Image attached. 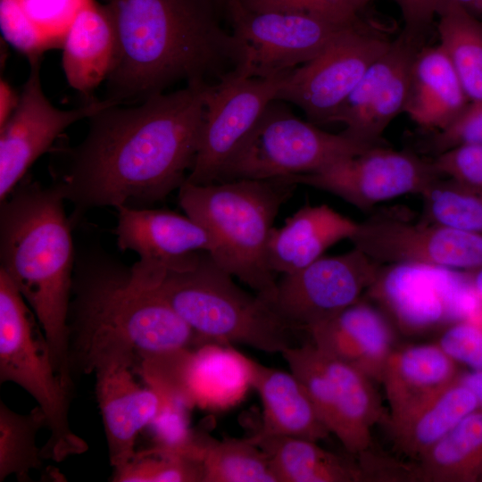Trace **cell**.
<instances>
[{
  "label": "cell",
  "instance_id": "obj_1",
  "mask_svg": "<svg viewBox=\"0 0 482 482\" xmlns=\"http://www.w3.org/2000/svg\"><path fill=\"white\" fill-rule=\"evenodd\" d=\"M193 83L139 104L114 102L88 118L84 139L60 151L54 186L74 210L143 208L179 189L194 164L204 118L206 87Z\"/></svg>",
  "mask_w": 482,
  "mask_h": 482
},
{
  "label": "cell",
  "instance_id": "obj_2",
  "mask_svg": "<svg viewBox=\"0 0 482 482\" xmlns=\"http://www.w3.org/2000/svg\"><path fill=\"white\" fill-rule=\"evenodd\" d=\"M118 39L106 79L109 99L141 103L172 84H213L239 62L237 44L220 24L216 0H100Z\"/></svg>",
  "mask_w": 482,
  "mask_h": 482
},
{
  "label": "cell",
  "instance_id": "obj_3",
  "mask_svg": "<svg viewBox=\"0 0 482 482\" xmlns=\"http://www.w3.org/2000/svg\"><path fill=\"white\" fill-rule=\"evenodd\" d=\"M67 328L73 379L112 364L137 370L148 358L207 343L155 288L103 253L76 255Z\"/></svg>",
  "mask_w": 482,
  "mask_h": 482
},
{
  "label": "cell",
  "instance_id": "obj_4",
  "mask_svg": "<svg viewBox=\"0 0 482 482\" xmlns=\"http://www.w3.org/2000/svg\"><path fill=\"white\" fill-rule=\"evenodd\" d=\"M64 197L25 177L0 205V270L35 313L52 362L74 392L68 357L67 315L76 253Z\"/></svg>",
  "mask_w": 482,
  "mask_h": 482
},
{
  "label": "cell",
  "instance_id": "obj_5",
  "mask_svg": "<svg viewBox=\"0 0 482 482\" xmlns=\"http://www.w3.org/2000/svg\"><path fill=\"white\" fill-rule=\"evenodd\" d=\"M296 185L286 178L184 182L179 203L209 235V254L232 277L272 303L277 280L267 250L278 212Z\"/></svg>",
  "mask_w": 482,
  "mask_h": 482
},
{
  "label": "cell",
  "instance_id": "obj_6",
  "mask_svg": "<svg viewBox=\"0 0 482 482\" xmlns=\"http://www.w3.org/2000/svg\"><path fill=\"white\" fill-rule=\"evenodd\" d=\"M207 252L186 270H168L157 293L207 343L241 344L267 353L294 345L289 326L272 305L237 285Z\"/></svg>",
  "mask_w": 482,
  "mask_h": 482
},
{
  "label": "cell",
  "instance_id": "obj_7",
  "mask_svg": "<svg viewBox=\"0 0 482 482\" xmlns=\"http://www.w3.org/2000/svg\"><path fill=\"white\" fill-rule=\"evenodd\" d=\"M26 390L43 410L50 436L41 447L45 460L61 462L88 449L70 424L73 393L56 373L44 331L8 275L0 270V383Z\"/></svg>",
  "mask_w": 482,
  "mask_h": 482
},
{
  "label": "cell",
  "instance_id": "obj_8",
  "mask_svg": "<svg viewBox=\"0 0 482 482\" xmlns=\"http://www.w3.org/2000/svg\"><path fill=\"white\" fill-rule=\"evenodd\" d=\"M273 100L222 169L216 182L272 179L317 172L370 147L319 129Z\"/></svg>",
  "mask_w": 482,
  "mask_h": 482
},
{
  "label": "cell",
  "instance_id": "obj_9",
  "mask_svg": "<svg viewBox=\"0 0 482 482\" xmlns=\"http://www.w3.org/2000/svg\"><path fill=\"white\" fill-rule=\"evenodd\" d=\"M223 14L239 52L231 72L245 78L287 73L313 59L348 27L304 13L252 10L238 0H228Z\"/></svg>",
  "mask_w": 482,
  "mask_h": 482
},
{
  "label": "cell",
  "instance_id": "obj_10",
  "mask_svg": "<svg viewBox=\"0 0 482 482\" xmlns=\"http://www.w3.org/2000/svg\"><path fill=\"white\" fill-rule=\"evenodd\" d=\"M390 44L362 22L345 27L318 55L288 73L276 100L296 104L313 124L330 123Z\"/></svg>",
  "mask_w": 482,
  "mask_h": 482
},
{
  "label": "cell",
  "instance_id": "obj_11",
  "mask_svg": "<svg viewBox=\"0 0 482 482\" xmlns=\"http://www.w3.org/2000/svg\"><path fill=\"white\" fill-rule=\"evenodd\" d=\"M381 268L382 264L356 247L342 254L321 256L282 275L271 305L293 328L307 331L359 301Z\"/></svg>",
  "mask_w": 482,
  "mask_h": 482
},
{
  "label": "cell",
  "instance_id": "obj_12",
  "mask_svg": "<svg viewBox=\"0 0 482 482\" xmlns=\"http://www.w3.org/2000/svg\"><path fill=\"white\" fill-rule=\"evenodd\" d=\"M290 71L269 78H245L229 72L206 87L198 149L185 182L203 185L218 180L265 108L276 99Z\"/></svg>",
  "mask_w": 482,
  "mask_h": 482
},
{
  "label": "cell",
  "instance_id": "obj_13",
  "mask_svg": "<svg viewBox=\"0 0 482 482\" xmlns=\"http://www.w3.org/2000/svg\"><path fill=\"white\" fill-rule=\"evenodd\" d=\"M458 271L413 263L381 268L366 291L404 333L448 326L474 314Z\"/></svg>",
  "mask_w": 482,
  "mask_h": 482
},
{
  "label": "cell",
  "instance_id": "obj_14",
  "mask_svg": "<svg viewBox=\"0 0 482 482\" xmlns=\"http://www.w3.org/2000/svg\"><path fill=\"white\" fill-rule=\"evenodd\" d=\"M439 178L432 161L381 145L317 172L286 177L296 186L323 190L361 210L403 195H421Z\"/></svg>",
  "mask_w": 482,
  "mask_h": 482
},
{
  "label": "cell",
  "instance_id": "obj_15",
  "mask_svg": "<svg viewBox=\"0 0 482 482\" xmlns=\"http://www.w3.org/2000/svg\"><path fill=\"white\" fill-rule=\"evenodd\" d=\"M350 240L380 264H425L464 273L482 268V233L426 220L375 216L358 222Z\"/></svg>",
  "mask_w": 482,
  "mask_h": 482
},
{
  "label": "cell",
  "instance_id": "obj_16",
  "mask_svg": "<svg viewBox=\"0 0 482 482\" xmlns=\"http://www.w3.org/2000/svg\"><path fill=\"white\" fill-rule=\"evenodd\" d=\"M29 75L19 104L0 126V201L25 177L29 167L71 124L88 119L112 102L89 99L70 110L55 107L46 96L40 80V60L29 62Z\"/></svg>",
  "mask_w": 482,
  "mask_h": 482
},
{
  "label": "cell",
  "instance_id": "obj_17",
  "mask_svg": "<svg viewBox=\"0 0 482 482\" xmlns=\"http://www.w3.org/2000/svg\"><path fill=\"white\" fill-rule=\"evenodd\" d=\"M114 229L121 251H133L139 260L130 268L138 278L159 279L168 270L190 268L212 241L195 220L169 210L118 206Z\"/></svg>",
  "mask_w": 482,
  "mask_h": 482
},
{
  "label": "cell",
  "instance_id": "obj_18",
  "mask_svg": "<svg viewBox=\"0 0 482 482\" xmlns=\"http://www.w3.org/2000/svg\"><path fill=\"white\" fill-rule=\"evenodd\" d=\"M423 42L403 31L365 72L331 122L344 133L370 145H380L388 124L403 112L414 59Z\"/></svg>",
  "mask_w": 482,
  "mask_h": 482
},
{
  "label": "cell",
  "instance_id": "obj_19",
  "mask_svg": "<svg viewBox=\"0 0 482 482\" xmlns=\"http://www.w3.org/2000/svg\"><path fill=\"white\" fill-rule=\"evenodd\" d=\"M254 362L220 343L179 353L170 378V397L187 406L223 410L239 403L253 386Z\"/></svg>",
  "mask_w": 482,
  "mask_h": 482
},
{
  "label": "cell",
  "instance_id": "obj_20",
  "mask_svg": "<svg viewBox=\"0 0 482 482\" xmlns=\"http://www.w3.org/2000/svg\"><path fill=\"white\" fill-rule=\"evenodd\" d=\"M133 371L129 366L112 364L95 372L96 396L114 471L133 458L138 434L166 404L164 396L150 386H141Z\"/></svg>",
  "mask_w": 482,
  "mask_h": 482
},
{
  "label": "cell",
  "instance_id": "obj_21",
  "mask_svg": "<svg viewBox=\"0 0 482 482\" xmlns=\"http://www.w3.org/2000/svg\"><path fill=\"white\" fill-rule=\"evenodd\" d=\"M307 332L321 352L381 382L394 351L395 334L392 322L380 308L361 298Z\"/></svg>",
  "mask_w": 482,
  "mask_h": 482
},
{
  "label": "cell",
  "instance_id": "obj_22",
  "mask_svg": "<svg viewBox=\"0 0 482 482\" xmlns=\"http://www.w3.org/2000/svg\"><path fill=\"white\" fill-rule=\"evenodd\" d=\"M61 47L68 84L87 96L107 79L117 58L116 29L106 5L85 0L68 26Z\"/></svg>",
  "mask_w": 482,
  "mask_h": 482
},
{
  "label": "cell",
  "instance_id": "obj_23",
  "mask_svg": "<svg viewBox=\"0 0 482 482\" xmlns=\"http://www.w3.org/2000/svg\"><path fill=\"white\" fill-rule=\"evenodd\" d=\"M358 222L327 204L305 205L285 224L272 229L267 250L268 263L274 274L299 270L323 256L331 245L350 239Z\"/></svg>",
  "mask_w": 482,
  "mask_h": 482
},
{
  "label": "cell",
  "instance_id": "obj_24",
  "mask_svg": "<svg viewBox=\"0 0 482 482\" xmlns=\"http://www.w3.org/2000/svg\"><path fill=\"white\" fill-rule=\"evenodd\" d=\"M470 103L444 49L422 46L412 63L403 112L420 128L439 131Z\"/></svg>",
  "mask_w": 482,
  "mask_h": 482
},
{
  "label": "cell",
  "instance_id": "obj_25",
  "mask_svg": "<svg viewBox=\"0 0 482 482\" xmlns=\"http://www.w3.org/2000/svg\"><path fill=\"white\" fill-rule=\"evenodd\" d=\"M457 362L437 344L394 349L382 376L390 418L407 411L445 388L460 376Z\"/></svg>",
  "mask_w": 482,
  "mask_h": 482
},
{
  "label": "cell",
  "instance_id": "obj_26",
  "mask_svg": "<svg viewBox=\"0 0 482 482\" xmlns=\"http://www.w3.org/2000/svg\"><path fill=\"white\" fill-rule=\"evenodd\" d=\"M333 385L334 434L345 450L361 455L371 450V429L387 423L386 414L372 380L357 368L322 352Z\"/></svg>",
  "mask_w": 482,
  "mask_h": 482
},
{
  "label": "cell",
  "instance_id": "obj_27",
  "mask_svg": "<svg viewBox=\"0 0 482 482\" xmlns=\"http://www.w3.org/2000/svg\"><path fill=\"white\" fill-rule=\"evenodd\" d=\"M253 387L257 390L263 406L260 433L314 442L330 434L305 388L291 371L269 368L254 362Z\"/></svg>",
  "mask_w": 482,
  "mask_h": 482
},
{
  "label": "cell",
  "instance_id": "obj_28",
  "mask_svg": "<svg viewBox=\"0 0 482 482\" xmlns=\"http://www.w3.org/2000/svg\"><path fill=\"white\" fill-rule=\"evenodd\" d=\"M478 408L474 394L459 380L402 413L388 419L395 446L420 459L465 416Z\"/></svg>",
  "mask_w": 482,
  "mask_h": 482
},
{
  "label": "cell",
  "instance_id": "obj_29",
  "mask_svg": "<svg viewBox=\"0 0 482 482\" xmlns=\"http://www.w3.org/2000/svg\"><path fill=\"white\" fill-rule=\"evenodd\" d=\"M253 441L267 453L278 482L367 481L360 464L312 440L258 433Z\"/></svg>",
  "mask_w": 482,
  "mask_h": 482
},
{
  "label": "cell",
  "instance_id": "obj_30",
  "mask_svg": "<svg viewBox=\"0 0 482 482\" xmlns=\"http://www.w3.org/2000/svg\"><path fill=\"white\" fill-rule=\"evenodd\" d=\"M412 467L413 480L473 482L482 475V410L465 416Z\"/></svg>",
  "mask_w": 482,
  "mask_h": 482
},
{
  "label": "cell",
  "instance_id": "obj_31",
  "mask_svg": "<svg viewBox=\"0 0 482 482\" xmlns=\"http://www.w3.org/2000/svg\"><path fill=\"white\" fill-rule=\"evenodd\" d=\"M440 46L470 102L482 101V21L453 4L436 9Z\"/></svg>",
  "mask_w": 482,
  "mask_h": 482
},
{
  "label": "cell",
  "instance_id": "obj_32",
  "mask_svg": "<svg viewBox=\"0 0 482 482\" xmlns=\"http://www.w3.org/2000/svg\"><path fill=\"white\" fill-rule=\"evenodd\" d=\"M200 459L204 482H278L267 453L252 437L205 436Z\"/></svg>",
  "mask_w": 482,
  "mask_h": 482
},
{
  "label": "cell",
  "instance_id": "obj_33",
  "mask_svg": "<svg viewBox=\"0 0 482 482\" xmlns=\"http://www.w3.org/2000/svg\"><path fill=\"white\" fill-rule=\"evenodd\" d=\"M43 427H46V418L38 405L21 414L0 401V482L10 475L20 482H29L30 472L43 467L45 459L37 445V435Z\"/></svg>",
  "mask_w": 482,
  "mask_h": 482
},
{
  "label": "cell",
  "instance_id": "obj_34",
  "mask_svg": "<svg viewBox=\"0 0 482 482\" xmlns=\"http://www.w3.org/2000/svg\"><path fill=\"white\" fill-rule=\"evenodd\" d=\"M421 196L424 220L482 233V189L441 177Z\"/></svg>",
  "mask_w": 482,
  "mask_h": 482
},
{
  "label": "cell",
  "instance_id": "obj_35",
  "mask_svg": "<svg viewBox=\"0 0 482 482\" xmlns=\"http://www.w3.org/2000/svg\"><path fill=\"white\" fill-rule=\"evenodd\" d=\"M115 482H204L202 463L162 446L137 451L120 470L113 471Z\"/></svg>",
  "mask_w": 482,
  "mask_h": 482
},
{
  "label": "cell",
  "instance_id": "obj_36",
  "mask_svg": "<svg viewBox=\"0 0 482 482\" xmlns=\"http://www.w3.org/2000/svg\"><path fill=\"white\" fill-rule=\"evenodd\" d=\"M0 29L4 41L29 62L41 60L46 51L58 46L31 21L23 0H0Z\"/></svg>",
  "mask_w": 482,
  "mask_h": 482
},
{
  "label": "cell",
  "instance_id": "obj_37",
  "mask_svg": "<svg viewBox=\"0 0 482 482\" xmlns=\"http://www.w3.org/2000/svg\"><path fill=\"white\" fill-rule=\"evenodd\" d=\"M258 11H278L312 15L341 26L362 23L359 12L345 0H238Z\"/></svg>",
  "mask_w": 482,
  "mask_h": 482
},
{
  "label": "cell",
  "instance_id": "obj_38",
  "mask_svg": "<svg viewBox=\"0 0 482 482\" xmlns=\"http://www.w3.org/2000/svg\"><path fill=\"white\" fill-rule=\"evenodd\" d=\"M437 345L457 363L482 370V319L471 315L448 325Z\"/></svg>",
  "mask_w": 482,
  "mask_h": 482
},
{
  "label": "cell",
  "instance_id": "obj_39",
  "mask_svg": "<svg viewBox=\"0 0 482 482\" xmlns=\"http://www.w3.org/2000/svg\"><path fill=\"white\" fill-rule=\"evenodd\" d=\"M432 163L441 177L482 189V144L453 147L436 154Z\"/></svg>",
  "mask_w": 482,
  "mask_h": 482
},
{
  "label": "cell",
  "instance_id": "obj_40",
  "mask_svg": "<svg viewBox=\"0 0 482 482\" xmlns=\"http://www.w3.org/2000/svg\"><path fill=\"white\" fill-rule=\"evenodd\" d=\"M85 0H23L31 21L62 46L65 31Z\"/></svg>",
  "mask_w": 482,
  "mask_h": 482
},
{
  "label": "cell",
  "instance_id": "obj_41",
  "mask_svg": "<svg viewBox=\"0 0 482 482\" xmlns=\"http://www.w3.org/2000/svg\"><path fill=\"white\" fill-rule=\"evenodd\" d=\"M482 144V101L471 102L449 126L436 131L430 149L439 154L462 145Z\"/></svg>",
  "mask_w": 482,
  "mask_h": 482
},
{
  "label": "cell",
  "instance_id": "obj_42",
  "mask_svg": "<svg viewBox=\"0 0 482 482\" xmlns=\"http://www.w3.org/2000/svg\"><path fill=\"white\" fill-rule=\"evenodd\" d=\"M404 21L403 32L424 41L436 14L437 0H395Z\"/></svg>",
  "mask_w": 482,
  "mask_h": 482
},
{
  "label": "cell",
  "instance_id": "obj_43",
  "mask_svg": "<svg viewBox=\"0 0 482 482\" xmlns=\"http://www.w3.org/2000/svg\"><path fill=\"white\" fill-rule=\"evenodd\" d=\"M20 100L18 94L4 79L0 80V126L12 114Z\"/></svg>",
  "mask_w": 482,
  "mask_h": 482
},
{
  "label": "cell",
  "instance_id": "obj_44",
  "mask_svg": "<svg viewBox=\"0 0 482 482\" xmlns=\"http://www.w3.org/2000/svg\"><path fill=\"white\" fill-rule=\"evenodd\" d=\"M445 4H453L482 21V0H437L436 9Z\"/></svg>",
  "mask_w": 482,
  "mask_h": 482
},
{
  "label": "cell",
  "instance_id": "obj_45",
  "mask_svg": "<svg viewBox=\"0 0 482 482\" xmlns=\"http://www.w3.org/2000/svg\"><path fill=\"white\" fill-rule=\"evenodd\" d=\"M465 274L476 296L482 303V268Z\"/></svg>",
  "mask_w": 482,
  "mask_h": 482
},
{
  "label": "cell",
  "instance_id": "obj_46",
  "mask_svg": "<svg viewBox=\"0 0 482 482\" xmlns=\"http://www.w3.org/2000/svg\"><path fill=\"white\" fill-rule=\"evenodd\" d=\"M351 7L357 12H360L368 4L374 0H345Z\"/></svg>",
  "mask_w": 482,
  "mask_h": 482
},
{
  "label": "cell",
  "instance_id": "obj_47",
  "mask_svg": "<svg viewBox=\"0 0 482 482\" xmlns=\"http://www.w3.org/2000/svg\"><path fill=\"white\" fill-rule=\"evenodd\" d=\"M218 2V4H220V6L222 8V10H224V5L226 4V2L228 0H216Z\"/></svg>",
  "mask_w": 482,
  "mask_h": 482
}]
</instances>
